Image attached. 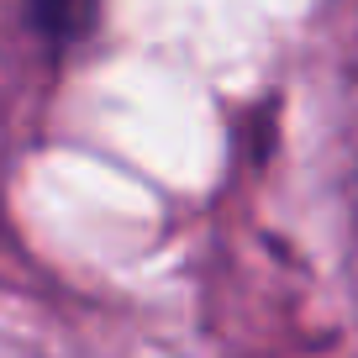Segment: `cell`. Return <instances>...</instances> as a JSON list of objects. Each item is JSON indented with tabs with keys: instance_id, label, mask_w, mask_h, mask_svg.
<instances>
[]
</instances>
